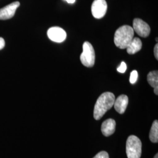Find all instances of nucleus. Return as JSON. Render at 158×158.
<instances>
[{"instance_id": "8", "label": "nucleus", "mask_w": 158, "mask_h": 158, "mask_svg": "<svg viewBox=\"0 0 158 158\" xmlns=\"http://www.w3.org/2000/svg\"><path fill=\"white\" fill-rule=\"evenodd\" d=\"M19 6L20 3L18 1H15L0 9V19L6 20L12 18Z\"/></svg>"}, {"instance_id": "10", "label": "nucleus", "mask_w": 158, "mask_h": 158, "mask_svg": "<svg viewBox=\"0 0 158 158\" xmlns=\"http://www.w3.org/2000/svg\"><path fill=\"white\" fill-rule=\"evenodd\" d=\"M115 121L113 119H108L104 121L102 125V134L106 136L111 135L115 132Z\"/></svg>"}, {"instance_id": "2", "label": "nucleus", "mask_w": 158, "mask_h": 158, "mask_svg": "<svg viewBox=\"0 0 158 158\" xmlns=\"http://www.w3.org/2000/svg\"><path fill=\"white\" fill-rule=\"evenodd\" d=\"M134 31L129 25H123L119 27L114 35L115 45L121 49H126L134 38Z\"/></svg>"}, {"instance_id": "15", "label": "nucleus", "mask_w": 158, "mask_h": 158, "mask_svg": "<svg viewBox=\"0 0 158 158\" xmlns=\"http://www.w3.org/2000/svg\"><path fill=\"white\" fill-rule=\"evenodd\" d=\"M126 70H127V64L124 62H122L121 63V65L117 68V71L121 73H124L125 72Z\"/></svg>"}, {"instance_id": "4", "label": "nucleus", "mask_w": 158, "mask_h": 158, "mask_svg": "<svg viewBox=\"0 0 158 158\" xmlns=\"http://www.w3.org/2000/svg\"><path fill=\"white\" fill-rule=\"evenodd\" d=\"M81 63L87 68H91L95 63V51L92 45L89 42H85L83 45V52L80 55Z\"/></svg>"}, {"instance_id": "17", "label": "nucleus", "mask_w": 158, "mask_h": 158, "mask_svg": "<svg viewBox=\"0 0 158 158\" xmlns=\"http://www.w3.org/2000/svg\"><path fill=\"white\" fill-rule=\"evenodd\" d=\"M154 55L156 59V60H158V45L156 44V45L155 46L154 48Z\"/></svg>"}, {"instance_id": "14", "label": "nucleus", "mask_w": 158, "mask_h": 158, "mask_svg": "<svg viewBox=\"0 0 158 158\" xmlns=\"http://www.w3.org/2000/svg\"><path fill=\"white\" fill-rule=\"evenodd\" d=\"M138 77V74L136 70H133L130 75V81L131 84L135 83Z\"/></svg>"}, {"instance_id": "9", "label": "nucleus", "mask_w": 158, "mask_h": 158, "mask_svg": "<svg viewBox=\"0 0 158 158\" xmlns=\"http://www.w3.org/2000/svg\"><path fill=\"white\" fill-rule=\"evenodd\" d=\"M128 104V97L126 95L123 94L119 96L115 100L114 103L115 110L119 114H124L127 109Z\"/></svg>"}, {"instance_id": "18", "label": "nucleus", "mask_w": 158, "mask_h": 158, "mask_svg": "<svg viewBox=\"0 0 158 158\" xmlns=\"http://www.w3.org/2000/svg\"><path fill=\"white\" fill-rule=\"evenodd\" d=\"M5 46V40L2 38H0V50L2 49Z\"/></svg>"}, {"instance_id": "1", "label": "nucleus", "mask_w": 158, "mask_h": 158, "mask_svg": "<svg viewBox=\"0 0 158 158\" xmlns=\"http://www.w3.org/2000/svg\"><path fill=\"white\" fill-rule=\"evenodd\" d=\"M115 98L111 92L102 93L96 102L94 108V118L96 120L102 118L108 110L113 107Z\"/></svg>"}, {"instance_id": "11", "label": "nucleus", "mask_w": 158, "mask_h": 158, "mask_svg": "<svg viewBox=\"0 0 158 158\" xmlns=\"http://www.w3.org/2000/svg\"><path fill=\"white\" fill-rule=\"evenodd\" d=\"M142 44L141 40L138 38H133L129 45L126 48L127 52L130 55H134L141 49Z\"/></svg>"}, {"instance_id": "16", "label": "nucleus", "mask_w": 158, "mask_h": 158, "mask_svg": "<svg viewBox=\"0 0 158 158\" xmlns=\"http://www.w3.org/2000/svg\"><path fill=\"white\" fill-rule=\"evenodd\" d=\"M93 158H109V155L107 152L102 151L97 153Z\"/></svg>"}, {"instance_id": "13", "label": "nucleus", "mask_w": 158, "mask_h": 158, "mask_svg": "<svg viewBox=\"0 0 158 158\" xmlns=\"http://www.w3.org/2000/svg\"><path fill=\"white\" fill-rule=\"evenodd\" d=\"M147 80L149 85L153 88L158 86V72L157 70L149 72L147 76Z\"/></svg>"}, {"instance_id": "6", "label": "nucleus", "mask_w": 158, "mask_h": 158, "mask_svg": "<svg viewBox=\"0 0 158 158\" xmlns=\"http://www.w3.org/2000/svg\"><path fill=\"white\" fill-rule=\"evenodd\" d=\"M132 28L136 34L143 38L148 37L151 32V28L149 25L139 18L134 19Z\"/></svg>"}, {"instance_id": "19", "label": "nucleus", "mask_w": 158, "mask_h": 158, "mask_svg": "<svg viewBox=\"0 0 158 158\" xmlns=\"http://www.w3.org/2000/svg\"><path fill=\"white\" fill-rule=\"evenodd\" d=\"M154 93L156 95H158V86L154 88Z\"/></svg>"}, {"instance_id": "5", "label": "nucleus", "mask_w": 158, "mask_h": 158, "mask_svg": "<svg viewBox=\"0 0 158 158\" xmlns=\"http://www.w3.org/2000/svg\"><path fill=\"white\" fill-rule=\"evenodd\" d=\"M107 4L106 0H94L91 6V12L96 19H101L106 14Z\"/></svg>"}, {"instance_id": "21", "label": "nucleus", "mask_w": 158, "mask_h": 158, "mask_svg": "<svg viewBox=\"0 0 158 158\" xmlns=\"http://www.w3.org/2000/svg\"><path fill=\"white\" fill-rule=\"evenodd\" d=\"M154 158H158V153H156V155H155V157H154Z\"/></svg>"}, {"instance_id": "7", "label": "nucleus", "mask_w": 158, "mask_h": 158, "mask_svg": "<svg viewBox=\"0 0 158 158\" xmlns=\"http://www.w3.org/2000/svg\"><path fill=\"white\" fill-rule=\"evenodd\" d=\"M48 36L52 41L60 43L64 41L67 37L65 31L60 27H52L48 31Z\"/></svg>"}, {"instance_id": "12", "label": "nucleus", "mask_w": 158, "mask_h": 158, "mask_svg": "<svg viewBox=\"0 0 158 158\" xmlns=\"http://www.w3.org/2000/svg\"><path fill=\"white\" fill-rule=\"evenodd\" d=\"M149 139L153 143H158V121L155 120L153 123L152 126L150 131Z\"/></svg>"}, {"instance_id": "20", "label": "nucleus", "mask_w": 158, "mask_h": 158, "mask_svg": "<svg viewBox=\"0 0 158 158\" xmlns=\"http://www.w3.org/2000/svg\"><path fill=\"white\" fill-rule=\"evenodd\" d=\"M65 1H67L69 4H73L76 1V0H65Z\"/></svg>"}, {"instance_id": "3", "label": "nucleus", "mask_w": 158, "mask_h": 158, "mask_svg": "<svg viewBox=\"0 0 158 158\" xmlns=\"http://www.w3.org/2000/svg\"><path fill=\"white\" fill-rule=\"evenodd\" d=\"M126 152L128 158H140L141 156L142 143L139 138L131 135L126 144Z\"/></svg>"}]
</instances>
